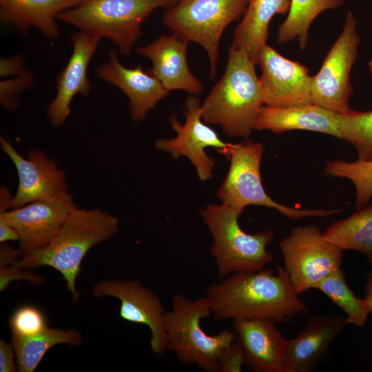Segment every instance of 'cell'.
<instances>
[{
	"instance_id": "836d02e7",
	"label": "cell",
	"mask_w": 372,
	"mask_h": 372,
	"mask_svg": "<svg viewBox=\"0 0 372 372\" xmlns=\"http://www.w3.org/2000/svg\"><path fill=\"white\" fill-rule=\"evenodd\" d=\"M18 371L16 355L12 343L4 340L0 341V371L15 372Z\"/></svg>"
},
{
	"instance_id": "e0dca14e",
	"label": "cell",
	"mask_w": 372,
	"mask_h": 372,
	"mask_svg": "<svg viewBox=\"0 0 372 372\" xmlns=\"http://www.w3.org/2000/svg\"><path fill=\"white\" fill-rule=\"evenodd\" d=\"M275 322L267 318L234 320L235 340L245 364L256 372H288L285 364L287 340Z\"/></svg>"
},
{
	"instance_id": "d6986e66",
	"label": "cell",
	"mask_w": 372,
	"mask_h": 372,
	"mask_svg": "<svg viewBox=\"0 0 372 372\" xmlns=\"http://www.w3.org/2000/svg\"><path fill=\"white\" fill-rule=\"evenodd\" d=\"M187 44L175 33L163 34L149 44L138 47L136 52L150 60V74L168 92L179 90L198 96L203 92V85L189 68Z\"/></svg>"
},
{
	"instance_id": "4dcf8cb0",
	"label": "cell",
	"mask_w": 372,
	"mask_h": 372,
	"mask_svg": "<svg viewBox=\"0 0 372 372\" xmlns=\"http://www.w3.org/2000/svg\"><path fill=\"white\" fill-rule=\"evenodd\" d=\"M34 77L28 70L23 69L13 78L1 81L0 103L7 110H13L19 105L21 93L32 86Z\"/></svg>"
},
{
	"instance_id": "1f68e13d",
	"label": "cell",
	"mask_w": 372,
	"mask_h": 372,
	"mask_svg": "<svg viewBox=\"0 0 372 372\" xmlns=\"http://www.w3.org/2000/svg\"><path fill=\"white\" fill-rule=\"evenodd\" d=\"M29 269L21 268L14 265H0V291L5 290L14 280H26L36 286L43 283V278Z\"/></svg>"
},
{
	"instance_id": "277c9868",
	"label": "cell",
	"mask_w": 372,
	"mask_h": 372,
	"mask_svg": "<svg viewBox=\"0 0 372 372\" xmlns=\"http://www.w3.org/2000/svg\"><path fill=\"white\" fill-rule=\"evenodd\" d=\"M242 211L223 203L209 204L200 210L213 238L209 252L220 279L234 273L261 270L273 259L267 247L274 231L246 233L238 223Z\"/></svg>"
},
{
	"instance_id": "d590c367",
	"label": "cell",
	"mask_w": 372,
	"mask_h": 372,
	"mask_svg": "<svg viewBox=\"0 0 372 372\" xmlns=\"http://www.w3.org/2000/svg\"><path fill=\"white\" fill-rule=\"evenodd\" d=\"M11 240L18 241L19 234L17 231L0 216V242L3 243Z\"/></svg>"
},
{
	"instance_id": "7402d4cb",
	"label": "cell",
	"mask_w": 372,
	"mask_h": 372,
	"mask_svg": "<svg viewBox=\"0 0 372 372\" xmlns=\"http://www.w3.org/2000/svg\"><path fill=\"white\" fill-rule=\"evenodd\" d=\"M85 0H0V19L6 25L25 34L30 27L47 38L56 39L60 29L56 22L59 13Z\"/></svg>"
},
{
	"instance_id": "7c38bea8",
	"label": "cell",
	"mask_w": 372,
	"mask_h": 372,
	"mask_svg": "<svg viewBox=\"0 0 372 372\" xmlns=\"http://www.w3.org/2000/svg\"><path fill=\"white\" fill-rule=\"evenodd\" d=\"M91 293L96 298L110 296L118 299L119 316L130 322L147 325L151 331L152 351L164 355L168 349L164 326L166 311L156 293L138 280L119 279L100 281Z\"/></svg>"
},
{
	"instance_id": "ffe728a7",
	"label": "cell",
	"mask_w": 372,
	"mask_h": 372,
	"mask_svg": "<svg viewBox=\"0 0 372 372\" xmlns=\"http://www.w3.org/2000/svg\"><path fill=\"white\" fill-rule=\"evenodd\" d=\"M347 324L342 316H312L299 335L287 340L285 364L288 372L310 371Z\"/></svg>"
},
{
	"instance_id": "83f0119b",
	"label": "cell",
	"mask_w": 372,
	"mask_h": 372,
	"mask_svg": "<svg viewBox=\"0 0 372 372\" xmlns=\"http://www.w3.org/2000/svg\"><path fill=\"white\" fill-rule=\"evenodd\" d=\"M342 140L351 144L359 161H372V110L338 114Z\"/></svg>"
},
{
	"instance_id": "44dd1931",
	"label": "cell",
	"mask_w": 372,
	"mask_h": 372,
	"mask_svg": "<svg viewBox=\"0 0 372 372\" xmlns=\"http://www.w3.org/2000/svg\"><path fill=\"white\" fill-rule=\"evenodd\" d=\"M338 114L313 103L284 107L264 105L257 116L254 130H269L274 134L307 130L342 140Z\"/></svg>"
},
{
	"instance_id": "f546056e",
	"label": "cell",
	"mask_w": 372,
	"mask_h": 372,
	"mask_svg": "<svg viewBox=\"0 0 372 372\" xmlns=\"http://www.w3.org/2000/svg\"><path fill=\"white\" fill-rule=\"evenodd\" d=\"M12 335L28 338L39 334L48 327L43 313L32 305L17 308L9 320Z\"/></svg>"
},
{
	"instance_id": "6da1fadb",
	"label": "cell",
	"mask_w": 372,
	"mask_h": 372,
	"mask_svg": "<svg viewBox=\"0 0 372 372\" xmlns=\"http://www.w3.org/2000/svg\"><path fill=\"white\" fill-rule=\"evenodd\" d=\"M211 285L206 292L213 318L229 319L267 318L287 322L309 312L296 292L285 267L238 272Z\"/></svg>"
},
{
	"instance_id": "5b68a950",
	"label": "cell",
	"mask_w": 372,
	"mask_h": 372,
	"mask_svg": "<svg viewBox=\"0 0 372 372\" xmlns=\"http://www.w3.org/2000/svg\"><path fill=\"white\" fill-rule=\"evenodd\" d=\"M211 316L205 296L191 301L180 293L172 298V308L164 320L168 349L185 365L196 364L207 372H220L219 358L235 340L234 332L223 330L207 334L200 320Z\"/></svg>"
},
{
	"instance_id": "d4e9b609",
	"label": "cell",
	"mask_w": 372,
	"mask_h": 372,
	"mask_svg": "<svg viewBox=\"0 0 372 372\" xmlns=\"http://www.w3.org/2000/svg\"><path fill=\"white\" fill-rule=\"evenodd\" d=\"M324 237L343 251L372 252V203L357 209L350 216L331 224Z\"/></svg>"
},
{
	"instance_id": "cb8c5ba5",
	"label": "cell",
	"mask_w": 372,
	"mask_h": 372,
	"mask_svg": "<svg viewBox=\"0 0 372 372\" xmlns=\"http://www.w3.org/2000/svg\"><path fill=\"white\" fill-rule=\"evenodd\" d=\"M81 342V335L76 329L63 330L48 327L43 332L32 337L12 335L18 371L21 372L34 371L47 351L57 344L76 347Z\"/></svg>"
},
{
	"instance_id": "9a60e30c",
	"label": "cell",
	"mask_w": 372,
	"mask_h": 372,
	"mask_svg": "<svg viewBox=\"0 0 372 372\" xmlns=\"http://www.w3.org/2000/svg\"><path fill=\"white\" fill-rule=\"evenodd\" d=\"M0 143L18 174L19 184L11 201V209L68 192L65 172L42 150L32 149L24 158L2 136Z\"/></svg>"
},
{
	"instance_id": "2e32d148",
	"label": "cell",
	"mask_w": 372,
	"mask_h": 372,
	"mask_svg": "<svg viewBox=\"0 0 372 372\" xmlns=\"http://www.w3.org/2000/svg\"><path fill=\"white\" fill-rule=\"evenodd\" d=\"M101 39L83 32L71 37L72 54L56 79V93L48 105L47 117L54 127L65 123L70 112L74 96H87L91 90L87 78L90 62L97 50Z\"/></svg>"
},
{
	"instance_id": "ac0fdd59",
	"label": "cell",
	"mask_w": 372,
	"mask_h": 372,
	"mask_svg": "<svg viewBox=\"0 0 372 372\" xmlns=\"http://www.w3.org/2000/svg\"><path fill=\"white\" fill-rule=\"evenodd\" d=\"M97 76L120 89L127 97L132 119L143 121L148 112L169 94L161 81L144 72L141 65L134 68L121 64L114 50L109 59L96 68Z\"/></svg>"
},
{
	"instance_id": "30bf717a",
	"label": "cell",
	"mask_w": 372,
	"mask_h": 372,
	"mask_svg": "<svg viewBox=\"0 0 372 372\" xmlns=\"http://www.w3.org/2000/svg\"><path fill=\"white\" fill-rule=\"evenodd\" d=\"M358 21L347 12L343 28L324 59L319 71L312 76V103L339 114L349 112L353 92L350 74L358 57L360 37Z\"/></svg>"
},
{
	"instance_id": "8fae6325",
	"label": "cell",
	"mask_w": 372,
	"mask_h": 372,
	"mask_svg": "<svg viewBox=\"0 0 372 372\" xmlns=\"http://www.w3.org/2000/svg\"><path fill=\"white\" fill-rule=\"evenodd\" d=\"M201 104L196 95H191L185 101V121L181 124L175 114L169 118L176 137L160 138L155 142V147L170 154L174 159L187 157L194 166L197 176L203 181L213 176L215 160L209 156L205 149L214 147L220 153L231 143H225L218 134L205 123L201 117Z\"/></svg>"
},
{
	"instance_id": "4fadbf2b",
	"label": "cell",
	"mask_w": 372,
	"mask_h": 372,
	"mask_svg": "<svg viewBox=\"0 0 372 372\" xmlns=\"http://www.w3.org/2000/svg\"><path fill=\"white\" fill-rule=\"evenodd\" d=\"M76 205L68 192L0 212L19 234L21 257L37 251L54 238Z\"/></svg>"
},
{
	"instance_id": "484cf974",
	"label": "cell",
	"mask_w": 372,
	"mask_h": 372,
	"mask_svg": "<svg viewBox=\"0 0 372 372\" xmlns=\"http://www.w3.org/2000/svg\"><path fill=\"white\" fill-rule=\"evenodd\" d=\"M343 4V0H291L287 17L278 30V43L297 40L300 48L304 50L310 27L316 18L322 12Z\"/></svg>"
},
{
	"instance_id": "9c48e42d",
	"label": "cell",
	"mask_w": 372,
	"mask_h": 372,
	"mask_svg": "<svg viewBox=\"0 0 372 372\" xmlns=\"http://www.w3.org/2000/svg\"><path fill=\"white\" fill-rule=\"evenodd\" d=\"M290 281L300 294L340 269L343 250L315 225L298 226L279 243Z\"/></svg>"
},
{
	"instance_id": "74e56055",
	"label": "cell",
	"mask_w": 372,
	"mask_h": 372,
	"mask_svg": "<svg viewBox=\"0 0 372 372\" xmlns=\"http://www.w3.org/2000/svg\"><path fill=\"white\" fill-rule=\"evenodd\" d=\"M367 66L369 74L372 76V59L368 61Z\"/></svg>"
},
{
	"instance_id": "e575fe53",
	"label": "cell",
	"mask_w": 372,
	"mask_h": 372,
	"mask_svg": "<svg viewBox=\"0 0 372 372\" xmlns=\"http://www.w3.org/2000/svg\"><path fill=\"white\" fill-rule=\"evenodd\" d=\"M25 58L21 55L2 58L0 61V76H16L25 69Z\"/></svg>"
},
{
	"instance_id": "8992f818",
	"label": "cell",
	"mask_w": 372,
	"mask_h": 372,
	"mask_svg": "<svg viewBox=\"0 0 372 372\" xmlns=\"http://www.w3.org/2000/svg\"><path fill=\"white\" fill-rule=\"evenodd\" d=\"M178 0H85L58 14L56 19L90 35L110 39L120 54L131 53L142 35L141 25L156 9Z\"/></svg>"
},
{
	"instance_id": "603a6c76",
	"label": "cell",
	"mask_w": 372,
	"mask_h": 372,
	"mask_svg": "<svg viewBox=\"0 0 372 372\" xmlns=\"http://www.w3.org/2000/svg\"><path fill=\"white\" fill-rule=\"evenodd\" d=\"M291 0H249L246 12L234 30L232 46L245 50L258 64L261 50L267 45L269 23L276 14L289 10Z\"/></svg>"
},
{
	"instance_id": "8d00e7d4",
	"label": "cell",
	"mask_w": 372,
	"mask_h": 372,
	"mask_svg": "<svg viewBox=\"0 0 372 372\" xmlns=\"http://www.w3.org/2000/svg\"><path fill=\"white\" fill-rule=\"evenodd\" d=\"M369 260L372 263V252L366 254ZM366 291V299L370 307L371 311L372 312V274L369 277L368 282L365 287Z\"/></svg>"
},
{
	"instance_id": "d6a6232c",
	"label": "cell",
	"mask_w": 372,
	"mask_h": 372,
	"mask_svg": "<svg viewBox=\"0 0 372 372\" xmlns=\"http://www.w3.org/2000/svg\"><path fill=\"white\" fill-rule=\"evenodd\" d=\"M220 372H240L245 360L242 350L235 340L219 358Z\"/></svg>"
},
{
	"instance_id": "ba28073f",
	"label": "cell",
	"mask_w": 372,
	"mask_h": 372,
	"mask_svg": "<svg viewBox=\"0 0 372 372\" xmlns=\"http://www.w3.org/2000/svg\"><path fill=\"white\" fill-rule=\"evenodd\" d=\"M249 0H178L166 8L163 21L173 33L206 51L211 77L216 74L222 34L231 22L244 15Z\"/></svg>"
},
{
	"instance_id": "5bb4252c",
	"label": "cell",
	"mask_w": 372,
	"mask_h": 372,
	"mask_svg": "<svg viewBox=\"0 0 372 372\" xmlns=\"http://www.w3.org/2000/svg\"><path fill=\"white\" fill-rule=\"evenodd\" d=\"M258 64L265 105L284 107L312 103V76L303 64L287 59L267 44L260 52Z\"/></svg>"
},
{
	"instance_id": "52a82bcc",
	"label": "cell",
	"mask_w": 372,
	"mask_h": 372,
	"mask_svg": "<svg viewBox=\"0 0 372 372\" xmlns=\"http://www.w3.org/2000/svg\"><path fill=\"white\" fill-rule=\"evenodd\" d=\"M264 145L249 138L232 144L220 153L230 161L227 176L218 191L223 203L244 210L248 205L274 209L293 220L305 217H324L342 212L344 209H296L273 200L265 192L260 177Z\"/></svg>"
},
{
	"instance_id": "3957f363",
	"label": "cell",
	"mask_w": 372,
	"mask_h": 372,
	"mask_svg": "<svg viewBox=\"0 0 372 372\" xmlns=\"http://www.w3.org/2000/svg\"><path fill=\"white\" fill-rule=\"evenodd\" d=\"M118 218L101 209L76 207L48 245L21 257L13 265L25 269L41 266L54 268L62 275L74 301H76V280L82 260L91 248L113 237L118 231Z\"/></svg>"
},
{
	"instance_id": "7a4b0ae2",
	"label": "cell",
	"mask_w": 372,
	"mask_h": 372,
	"mask_svg": "<svg viewBox=\"0 0 372 372\" xmlns=\"http://www.w3.org/2000/svg\"><path fill=\"white\" fill-rule=\"evenodd\" d=\"M255 65L245 50L230 46L225 71L201 104L205 123L220 125L230 137L248 138L264 105Z\"/></svg>"
},
{
	"instance_id": "f1b7e54d",
	"label": "cell",
	"mask_w": 372,
	"mask_h": 372,
	"mask_svg": "<svg viewBox=\"0 0 372 372\" xmlns=\"http://www.w3.org/2000/svg\"><path fill=\"white\" fill-rule=\"evenodd\" d=\"M324 174L332 177L345 178L353 183L356 209L368 204L372 196V161H329L326 163Z\"/></svg>"
},
{
	"instance_id": "4316f807",
	"label": "cell",
	"mask_w": 372,
	"mask_h": 372,
	"mask_svg": "<svg viewBox=\"0 0 372 372\" xmlns=\"http://www.w3.org/2000/svg\"><path fill=\"white\" fill-rule=\"evenodd\" d=\"M325 294L347 315V322L363 326L371 312L366 298H357L349 289L343 272L338 269L324 278L315 287Z\"/></svg>"
}]
</instances>
